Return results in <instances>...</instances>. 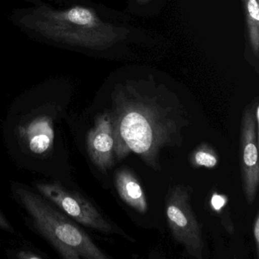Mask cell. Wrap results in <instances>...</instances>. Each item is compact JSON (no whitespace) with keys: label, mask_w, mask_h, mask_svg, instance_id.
<instances>
[{"label":"cell","mask_w":259,"mask_h":259,"mask_svg":"<svg viewBox=\"0 0 259 259\" xmlns=\"http://www.w3.org/2000/svg\"><path fill=\"white\" fill-rule=\"evenodd\" d=\"M37 189L77 222L104 233L114 231L99 210L78 192L68 190L57 183H38Z\"/></svg>","instance_id":"cell-5"},{"label":"cell","mask_w":259,"mask_h":259,"mask_svg":"<svg viewBox=\"0 0 259 259\" xmlns=\"http://www.w3.org/2000/svg\"><path fill=\"white\" fill-rule=\"evenodd\" d=\"M191 163L196 167H215L218 163V157L214 150L208 144H202L195 150L190 157Z\"/></svg>","instance_id":"cell-11"},{"label":"cell","mask_w":259,"mask_h":259,"mask_svg":"<svg viewBox=\"0 0 259 259\" xmlns=\"http://www.w3.org/2000/svg\"><path fill=\"white\" fill-rule=\"evenodd\" d=\"M257 1H258V0H257Z\"/></svg>","instance_id":"cell-16"},{"label":"cell","mask_w":259,"mask_h":259,"mask_svg":"<svg viewBox=\"0 0 259 259\" xmlns=\"http://www.w3.org/2000/svg\"><path fill=\"white\" fill-rule=\"evenodd\" d=\"M26 133L28 145L36 154H43L48 151L54 140L53 125L47 118H40L31 122Z\"/></svg>","instance_id":"cell-9"},{"label":"cell","mask_w":259,"mask_h":259,"mask_svg":"<svg viewBox=\"0 0 259 259\" xmlns=\"http://www.w3.org/2000/svg\"><path fill=\"white\" fill-rule=\"evenodd\" d=\"M258 104L256 101L245 109L242 115L240 130V166L244 193L248 204L255 199L259 185L258 154H257V131L254 109Z\"/></svg>","instance_id":"cell-6"},{"label":"cell","mask_w":259,"mask_h":259,"mask_svg":"<svg viewBox=\"0 0 259 259\" xmlns=\"http://www.w3.org/2000/svg\"><path fill=\"white\" fill-rule=\"evenodd\" d=\"M150 0H137V2L139 4H146V3L149 2Z\"/></svg>","instance_id":"cell-15"},{"label":"cell","mask_w":259,"mask_h":259,"mask_svg":"<svg viewBox=\"0 0 259 259\" xmlns=\"http://www.w3.org/2000/svg\"><path fill=\"white\" fill-rule=\"evenodd\" d=\"M248 40L256 57L259 52V7L257 0H242Z\"/></svg>","instance_id":"cell-10"},{"label":"cell","mask_w":259,"mask_h":259,"mask_svg":"<svg viewBox=\"0 0 259 259\" xmlns=\"http://www.w3.org/2000/svg\"><path fill=\"white\" fill-rule=\"evenodd\" d=\"M0 228L7 230V231L13 232V228H12L11 225H10L9 221L6 219L4 214L1 213V211H0Z\"/></svg>","instance_id":"cell-14"},{"label":"cell","mask_w":259,"mask_h":259,"mask_svg":"<svg viewBox=\"0 0 259 259\" xmlns=\"http://www.w3.org/2000/svg\"><path fill=\"white\" fill-rule=\"evenodd\" d=\"M115 185L124 202L139 213H146L148 203L145 192L136 176L130 169L122 167L116 171Z\"/></svg>","instance_id":"cell-8"},{"label":"cell","mask_w":259,"mask_h":259,"mask_svg":"<svg viewBox=\"0 0 259 259\" xmlns=\"http://www.w3.org/2000/svg\"><path fill=\"white\" fill-rule=\"evenodd\" d=\"M191 189L177 185L169 189L166 198L168 225L174 239L183 244L191 257L202 259L204 242L201 227L190 204Z\"/></svg>","instance_id":"cell-4"},{"label":"cell","mask_w":259,"mask_h":259,"mask_svg":"<svg viewBox=\"0 0 259 259\" xmlns=\"http://www.w3.org/2000/svg\"><path fill=\"white\" fill-rule=\"evenodd\" d=\"M84 1L22 0L8 19L31 40L70 52H101L122 40V31Z\"/></svg>","instance_id":"cell-2"},{"label":"cell","mask_w":259,"mask_h":259,"mask_svg":"<svg viewBox=\"0 0 259 259\" xmlns=\"http://www.w3.org/2000/svg\"><path fill=\"white\" fill-rule=\"evenodd\" d=\"M156 89L127 84L116 89L109 110L114 139L115 160L131 153L160 170L162 150L181 146L189 125L186 110L178 101Z\"/></svg>","instance_id":"cell-1"},{"label":"cell","mask_w":259,"mask_h":259,"mask_svg":"<svg viewBox=\"0 0 259 259\" xmlns=\"http://www.w3.org/2000/svg\"><path fill=\"white\" fill-rule=\"evenodd\" d=\"M16 195L40 233L65 259H107L87 233L34 192L18 187Z\"/></svg>","instance_id":"cell-3"},{"label":"cell","mask_w":259,"mask_h":259,"mask_svg":"<svg viewBox=\"0 0 259 259\" xmlns=\"http://www.w3.org/2000/svg\"><path fill=\"white\" fill-rule=\"evenodd\" d=\"M17 257L22 259H40L42 258L41 256L38 255L36 253L32 252L30 251H22L19 252Z\"/></svg>","instance_id":"cell-13"},{"label":"cell","mask_w":259,"mask_h":259,"mask_svg":"<svg viewBox=\"0 0 259 259\" xmlns=\"http://www.w3.org/2000/svg\"><path fill=\"white\" fill-rule=\"evenodd\" d=\"M88 153L94 164L104 174L115 164L113 125L109 110L98 115L86 139Z\"/></svg>","instance_id":"cell-7"},{"label":"cell","mask_w":259,"mask_h":259,"mask_svg":"<svg viewBox=\"0 0 259 259\" xmlns=\"http://www.w3.org/2000/svg\"><path fill=\"white\" fill-rule=\"evenodd\" d=\"M253 235H254V242L256 244V250H257V257L259 252V216L257 214L254 224H253Z\"/></svg>","instance_id":"cell-12"}]
</instances>
